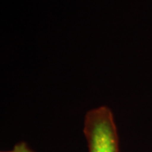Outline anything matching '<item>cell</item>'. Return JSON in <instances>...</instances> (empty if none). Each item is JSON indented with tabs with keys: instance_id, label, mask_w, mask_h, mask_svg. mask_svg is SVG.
<instances>
[{
	"instance_id": "obj_2",
	"label": "cell",
	"mask_w": 152,
	"mask_h": 152,
	"mask_svg": "<svg viewBox=\"0 0 152 152\" xmlns=\"http://www.w3.org/2000/svg\"><path fill=\"white\" fill-rule=\"evenodd\" d=\"M0 152H34L32 150H31L28 145H26V143L25 142H20L19 144H16L13 150L11 151H0Z\"/></svg>"
},
{
	"instance_id": "obj_1",
	"label": "cell",
	"mask_w": 152,
	"mask_h": 152,
	"mask_svg": "<svg viewBox=\"0 0 152 152\" xmlns=\"http://www.w3.org/2000/svg\"><path fill=\"white\" fill-rule=\"evenodd\" d=\"M84 134L89 152H119V140L113 114L106 106L87 112Z\"/></svg>"
}]
</instances>
